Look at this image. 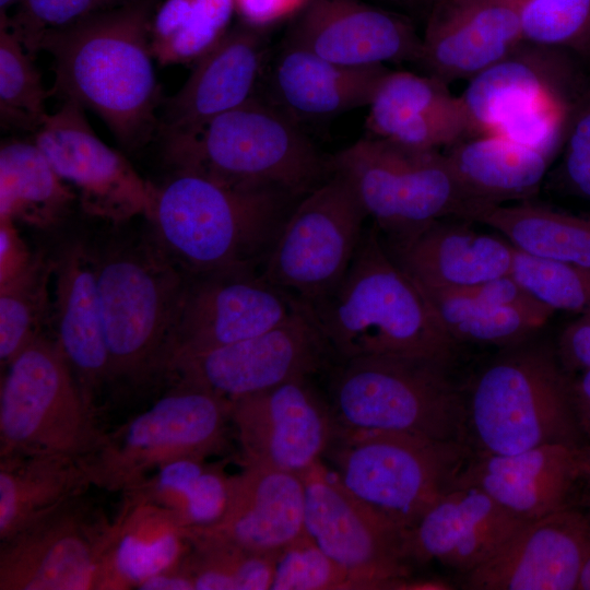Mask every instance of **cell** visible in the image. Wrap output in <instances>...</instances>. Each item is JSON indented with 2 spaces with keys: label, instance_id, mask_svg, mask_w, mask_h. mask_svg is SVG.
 <instances>
[{
  "label": "cell",
  "instance_id": "24",
  "mask_svg": "<svg viewBox=\"0 0 590 590\" xmlns=\"http://www.w3.org/2000/svg\"><path fill=\"white\" fill-rule=\"evenodd\" d=\"M264 56L258 27L246 23L229 28L196 66L182 87L162 102L158 133L199 129L253 96Z\"/></svg>",
  "mask_w": 590,
  "mask_h": 590
},
{
  "label": "cell",
  "instance_id": "12",
  "mask_svg": "<svg viewBox=\"0 0 590 590\" xmlns=\"http://www.w3.org/2000/svg\"><path fill=\"white\" fill-rule=\"evenodd\" d=\"M231 402L176 382L169 392L115 430L85 459L92 485L129 492L163 464L206 458L223 445Z\"/></svg>",
  "mask_w": 590,
  "mask_h": 590
},
{
  "label": "cell",
  "instance_id": "50",
  "mask_svg": "<svg viewBox=\"0 0 590 590\" xmlns=\"http://www.w3.org/2000/svg\"><path fill=\"white\" fill-rule=\"evenodd\" d=\"M571 394L581 432L590 437V368L571 381Z\"/></svg>",
  "mask_w": 590,
  "mask_h": 590
},
{
  "label": "cell",
  "instance_id": "34",
  "mask_svg": "<svg viewBox=\"0 0 590 590\" xmlns=\"http://www.w3.org/2000/svg\"><path fill=\"white\" fill-rule=\"evenodd\" d=\"M34 141L11 139L0 148V221L49 227L76 198Z\"/></svg>",
  "mask_w": 590,
  "mask_h": 590
},
{
  "label": "cell",
  "instance_id": "53",
  "mask_svg": "<svg viewBox=\"0 0 590 590\" xmlns=\"http://www.w3.org/2000/svg\"><path fill=\"white\" fill-rule=\"evenodd\" d=\"M396 4L414 12L427 14L433 0H390Z\"/></svg>",
  "mask_w": 590,
  "mask_h": 590
},
{
  "label": "cell",
  "instance_id": "3",
  "mask_svg": "<svg viewBox=\"0 0 590 590\" xmlns=\"http://www.w3.org/2000/svg\"><path fill=\"white\" fill-rule=\"evenodd\" d=\"M307 308L335 362L400 356L447 364L456 344L375 224L338 286Z\"/></svg>",
  "mask_w": 590,
  "mask_h": 590
},
{
  "label": "cell",
  "instance_id": "10",
  "mask_svg": "<svg viewBox=\"0 0 590 590\" xmlns=\"http://www.w3.org/2000/svg\"><path fill=\"white\" fill-rule=\"evenodd\" d=\"M97 408L55 340L42 334L5 366L0 390V456L39 452L87 459L101 446Z\"/></svg>",
  "mask_w": 590,
  "mask_h": 590
},
{
  "label": "cell",
  "instance_id": "4",
  "mask_svg": "<svg viewBox=\"0 0 590 590\" xmlns=\"http://www.w3.org/2000/svg\"><path fill=\"white\" fill-rule=\"evenodd\" d=\"M109 357V386L167 376L188 275L153 234L91 248Z\"/></svg>",
  "mask_w": 590,
  "mask_h": 590
},
{
  "label": "cell",
  "instance_id": "22",
  "mask_svg": "<svg viewBox=\"0 0 590 590\" xmlns=\"http://www.w3.org/2000/svg\"><path fill=\"white\" fill-rule=\"evenodd\" d=\"M523 42L518 0H433L417 64L449 84L473 78Z\"/></svg>",
  "mask_w": 590,
  "mask_h": 590
},
{
  "label": "cell",
  "instance_id": "23",
  "mask_svg": "<svg viewBox=\"0 0 590 590\" xmlns=\"http://www.w3.org/2000/svg\"><path fill=\"white\" fill-rule=\"evenodd\" d=\"M523 522L482 489L453 484L406 532V554L417 562L436 559L465 575Z\"/></svg>",
  "mask_w": 590,
  "mask_h": 590
},
{
  "label": "cell",
  "instance_id": "29",
  "mask_svg": "<svg viewBox=\"0 0 590 590\" xmlns=\"http://www.w3.org/2000/svg\"><path fill=\"white\" fill-rule=\"evenodd\" d=\"M384 243L416 284L438 290L465 288L508 274L514 257L508 241L445 219Z\"/></svg>",
  "mask_w": 590,
  "mask_h": 590
},
{
  "label": "cell",
  "instance_id": "17",
  "mask_svg": "<svg viewBox=\"0 0 590 590\" xmlns=\"http://www.w3.org/2000/svg\"><path fill=\"white\" fill-rule=\"evenodd\" d=\"M33 141L59 177L75 190L88 214L114 224L152 216L157 188L97 137L79 104L63 101L47 116Z\"/></svg>",
  "mask_w": 590,
  "mask_h": 590
},
{
  "label": "cell",
  "instance_id": "8",
  "mask_svg": "<svg viewBox=\"0 0 590 590\" xmlns=\"http://www.w3.org/2000/svg\"><path fill=\"white\" fill-rule=\"evenodd\" d=\"M446 365L400 356L335 362L330 369L329 403L338 426L462 442L464 401Z\"/></svg>",
  "mask_w": 590,
  "mask_h": 590
},
{
  "label": "cell",
  "instance_id": "26",
  "mask_svg": "<svg viewBox=\"0 0 590 590\" xmlns=\"http://www.w3.org/2000/svg\"><path fill=\"white\" fill-rule=\"evenodd\" d=\"M581 446L548 444L514 455L481 453L453 484L475 486L523 521L564 507L581 477Z\"/></svg>",
  "mask_w": 590,
  "mask_h": 590
},
{
  "label": "cell",
  "instance_id": "37",
  "mask_svg": "<svg viewBox=\"0 0 590 590\" xmlns=\"http://www.w3.org/2000/svg\"><path fill=\"white\" fill-rule=\"evenodd\" d=\"M235 0H164L153 12L151 49L160 63L196 62L228 32Z\"/></svg>",
  "mask_w": 590,
  "mask_h": 590
},
{
  "label": "cell",
  "instance_id": "41",
  "mask_svg": "<svg viewBox=\"0 0 590 590\" xmlns=\"http://www.w3.org/2000/svg\"><path fill=\"white\" fill-rule=\"evenodd\" d=\"M192 548L184 568L194 590H271L274 556L245 551L190 532Z\"/></svg>",
  "mask_w": 590,
  "mask_h": 590
},
{
  "label": "cell",
  "instance_id": "27",
  "mask_svg": "<svg viewBox=\"0 0 590 590\" xmlns=\"http://www.w3.org/2000/svg\"><path fill=\"white\" fill-rule=\"evenodd\" d=\"M52 263L56 341L86 399L97 408V396L109 385V357L91 247L71 244Z\"/></svg>",
  "mask_w": 590,
  "mask_h": 590
},
{
  "label": "cell",
  "instance_id": "54",
  "mask_svg": "<svg viewBox=\"0 0 590 590\" xmlns=\"http://www.w3.org/2000/svg\"><path fill=\"white\" fill-rule=\"evenodd\" d=\"M581 458V477H587L590 481V445L580 447Z\"/></svg>",
  "mask_w": 590,
  "mask_h": 590
},
{
  "label": "cell",
  "instance_id": "7",
  "mask_svg": "<svg viewBox=\"0 0 590 590\" xmlns=\"http://www.w3.org/2000/svg\"><path fill=\"white\" fill-rule=\"evenodd\" d=\"M575 57L523 42L471 78L460 96L471 137L503 135L553 158L563 148L578 102L590 88Z\"/></svg>",
  "mask_w": 590,
  "mask_h": 590
},
{
  "label": "cell",
  "instance_id": "20",
  "mask_svg": "<svg viewBox=\"0 0 590 590\" xmlns=\"http://www.w3.org/2000/svg\"><path fill=\"white\" fill-rule=\"evenodd\" d=\"M590 553V519L564 507L523 522L487 560L465 574L472 590H577Z\"/></svg>",
  "mask_w": 590,
  "mask_h": 590
},
{
  "label": "cell",
  "instance_id": "33",
  "mask_svg": "<svg viewBox=\"0 0 590 590\" xmlns=\"http://www.w3.org/2000/svg\"><path fill=\"white\" fill-rule=\"evenodd\" d=\"M465 193L482 208L534 194L551 160L498 134H480L452 145L446 154Z\"/></svg>",
  "mask_w": 590,
  "mask_h": 590
},
{
  "label": "cell",
  "instance_id": "21",
  "mask_svg": "<svg viewBox=\"0 0 590 590\" xmlns=\"http://www.w3.org/2000/svg\"><path fill=\"white\" fill-rule=\"evenodd\" d=\"M287 43L353 68L417 63L422 48L408 17L359 0H307Z\"/></svg>",
  "mask_w": 590,
  "mask_h": 590
},
{
  "label": "cell",
  "instance_id": "56",
  "mask_svg": "<svg viewBox=\"0 0 590 590\" xmlns=\"http://www.w3.org/2000/svg\"><path fill=\"white\" fill-rule=\"evenodd\" d=\"M22 0H0V12L7 13V10L14 5L20 4Z\"/></svg>",
  "mask_w": 590,
  "mask_h": 590
},
{
  "label": "cell",
  "instance_id": "18",
  "mask_svg": "<svg viewBox=\"0 0 590 590\" xmlns=\"http://www.w3.org/2000/svg\"><path fill=\"white\" fill-rule=\"evenodd\" d=\"M245 465L302 475L326 455L338 430L329 401L298 377L231 402Z\"/></svg>",
  "mask_w": 590,
  "mask_h": 590
},
{
  "label": "cell",
  "instance_id": "9",
  "mask_svg": "<svg viewBox=\"0 0 590 590\" xmlns=\"http://www.w3.org/2000/svg\"><path fill=\"white\" fill-rule=\"evenodd\" d=\"M386 241L446 217L474 221L484 210L458 182L446 154L368 137L331 156Z\"/></svg>",
  "mask_w": 590,
  "mask_h": 590
},
{
  "label": "cell",
  "instance_id": "40",
  "mask_svg": "<svg viewBox=\"0 0 590 590\" xmlns=\"http://www.w3.org/2000/svg\"><path fill=\"white\" fill-rule=\"evenodd\" d=\"M44 88L33 57L0 13V117L2 126L36 132L47 116Z\"/></svg>",
  "mask_w": 590,
  "mask_h": 590
},
{
  "label": "cell",
  "instance_id": "48",
  "mask_svg": "<svg viewBox=\"0 0 590 590\" xmlns=\"http://www.w3.org/2000/svg\"><path fill=\"white\" fill-rule=\"evenodd\" d=\"M32 255L22 241L14 222L0 221V283L19 273L32 260Z\"/></svg>",
  "mask_w": 590,
  "mask_h": 590
},
{
  "label": "cell",
  "instance_id": "14",
  "mask_svg": "<svg viewBox=\"0 0 590 590\" xmlns=\"http://www.w3.org/2000/svg\"><path fill=\"white\" fill-rule=\"evenodd\" d=\"M302 477L305 533L351 576L357 590H392L409 577L405 529L351 494L321 460Z\"/></svg>",
  "mask_w": 590,
  "mask_h": 590
},
{
  "label": "cell",
  "instance_id": "38",
  "mask_svg": "<svg viewBox=\"0 0 590 590\" xmlns=\"http://www.w3.org/2000/svg\"><path fill=\"white\" fill-rule=\"evenodd\" d=\"M416 286L455 343L514 346L528 341L546 322L526 311L493 305L460 291Z\"/></svg>",
  "mask_w": 590,
  "mask_h": 590
},
{
  "label": "cell",
  "instance_id": "30",
  "mask_svg": "<svg viewBox=\"0 0 590 590\" xmlns=\"http://www.w3.org/2000/svg\"><path fill=\"white\" fill-rule=\"evenodd\" d=\"M113 520L98 590L137 588L146 579L184 566L192 548L190 530L168 508L138 492Z\"/></svg>",
  "mask_w": 590,
  "mask_h": 590
},
{
  "label": "cell",
  "instance_id": "6",
  "mask_svg": "<svg viewBox=\"0 0 590 590\" xmlns=\"http://www.w3.org/2000/svg\"><path fill=\"white\" fill-rule=\"evenodd\" d=\"M526 342L483 369L464 402V427L481 453L582 446L571 381L548 347Z\"/></svg>",
  "mask_w": 590,
  "mask_h": 590
},
{
  "label": "cell",
  "instance_id": "15",
  "mask_svg": "<svg viewBox=\"0 0 590 590\" xmlns=\"http://www.w3.org/2000/svg\"><path fill=\"white\" fill-rule=\"evenodd\" d=\"M334 363L306 306L261 334L175 358L167 376L233 402L294 378L311 377Z\"/></svg>",
  "mask_w": 590,
  "mask_h": 590
},
{
  "label": "cell",
  "instance_id": "45",
  "mask_svg": "<svg viewBox=\"0 0 590 590\" xmlns=\"http://www.w3.org/2000/svg\"><path fill=\"white\" fill-rule=\"evenodd\" d=\"M138 0H22L10 28L33 57L44 35Z\"/></svg>",
  "mask_w": 590,
  "mask_h": 590
},
{
  "label": "cell",
  "instance_id": "1",
  "mask_svg": "<svg viewBox=\"0 0 590 590\" xmlns=\"http://www.w3.org/2000/svg\"><path fill=\"white\" fill-rule=\"evenodd\" d=\"M155 0H138L43 36L52 56L50 94L95 113L127 150L158 131L162 105L150 28Z\"/></svg>",
  "mask_w": 590,
  "mask_h": 590
},
{
  "label": "cell",
  "instance_id": "31",
  "mask_svg": "<svg viewBox=\"0 0 590 590\" xmlns=\"http://www.w3.org/2000/svg\"><path fill=\"white\" fill-rule=\"evenodd\" d=\"M388 71L338 64L287 43L273 68L272 92L278 107L295 121L322 119L368 106Z\"/></svg>",
  "mask_w": 590,
  "mask_h": 590
},
{
  "label": "cell",
  "instance_id": "28",
  "mask_svg": "<svg viewBox=\"0 0 590 590\" xmlns=\"http://www.w3.org/2000/svg\"><path fill=\"white\" fill-rule=\"evenodd\" d=\"M368 107L366 128L373 137L435 150L471 137L460 96L430 74L389 70Z\"/></svg>",
  "mask_w": 590,
  "mask_h": 590
},
{
  "label": "cell",
  "instance_id": "44",
  "mask_svg": "<svg viewBox=\"0 0 590 590\" xmlns=\"http://www.w3.org/2000/svg\"><path fill=\"white\" fill-rule=\"evenodd\" d=\"M271 590H357L351 576L306 533L274 556Z\"/></svg>",
  "mask_w": 590,
  "mask_h": 590
},
{
  "label": "cell",
  "instance_id": "32",
  "mask_svg": "<svg viewBox=\"0 0 590 590\" xmlns=\"http://www.w3.org/2000/svg\"><path fill=\"white\" fill-rule=\"evenodd\" d=\"M85 460L56 453L0 456V541L86 493Z\"/></svg>",
  "mask_w": 590,
  "mask_h": 590
},
{
  "label": "cell",
  "instance_id": "11",
  "mask_svg": "<svg viewBox=\"0 0 590 590\" xmlns=\"http://www.w3.org/2000/svg\"><path fill=\"white\" fill-rule=\"evenodd\" d=\"M326 455L351 494L409 531L453 485L467 450L459 441L338 426Z\"/></svg>",
  "mask_w": 590,
  "mask_h": 590
},
{
  "label": "cell",
  "instance_id": "5",
  "mask_svg": "<svg viewBox=\"0 0 590 590\" xmlns=\"http://www.w3.org/2000/svg\"><path fill=\"white\" fill-rule=\"evenodd\" d=\"M163 139L175 169L234 185L304 197L333 173L331 157L316 149L293 118L255 96L197 130Z\"/></svg>",
  "mask_w": 590,
  "mask_h": 590
},
{
  "label": "cell",
  "instance_id": "19",
  "mask_svg": "<svg viewBox=\"0 0 590 590\" xmlns=\"http://www.w3.org/2000/svg\"><path fill=\"white\" fill-rule=\"evenodd\" d=\"M305 307L297 297L264 280L260 272L188 276L169 365L175 358L261 334Z\"/></svg>",
  "mask_w": 590,
  "mask_h": 590
},
{
  "label": "cell",
  "instance_id": "46",
  "mask_svg": "<svg viewBox=\"0 0 590 590\" xmlns=\"http://www.w3.org/2000/svg\"><path fill=\"white\" fill-rule=\"evenodd\" d=\"M563 148L567 180L590 199V88L574 110Z\"/></svg>",
  "mask_w": 590,
  "mask_h": 590
},
{
  "label": "cell",
  "instance_id": "25",
  "mask_svg": "<svg viewBox=\"0 0 590 590\" xmlns=\"http://www.w3.org/2000/svg\"><path fill=\"white\" fill-rule=\"evenodd\" d=\"M302 475L245 465L232 476L227 507L217 522L191 533L245 551L275 555L305 533Z\"/></svg>",
  "mask_w": 590,
  "mask_h": 590
},
{
  "label": "cell",
  "instance_id": "2",
  "mask_svg": "<svg viewBox=\"0 0 590 590\" xmlns=\"http://www.w3.org/2000/svg\"><path fill=\"white\" fill-rule=\"evenodd\" d=\"M302 198L175 169L157 188L152 234L188 276L260 272Z\"/></svg>",
  "mask_w": 590,
  "mask_h": 590
},
{
  "label": "cell",
  "instance_id": "55",
  "mask_svg": "<svg viewBox=\"0 0 590 590\" xmlns=\"http://www.w3.org/2000/svg\"><path fill=\"white\" fill-rule=\"evenodd\" d=\"M577 590H590V553L582 567Z\"/></svg>",
  "mask_w": 590,
  "mask_h": 590
},
{
  "label": "cell",
  "instance_id": "49",
  "mask_svg": "<svg viewBox=\"0 0 590 590\" xmlns=\"http://www.w3.org/2000/svg\"><path fill=\"white\" fill-rule=\"evenodd\" d=\"M307 0H235L244 23L262 27L302 8Z\"/></svg>",
  "mask_w": 590,
  "mask_h": 590
},
{
  "label": "cell",
  "instance_id": "43",
  "mask_svg": "<svg viewBox=\"0 0 590 590\" xmlns=\"http://www.w3.org/2000/svg\"><path fill=\"white\" fill-rule=\"evenodd\" d=\"M523 40L590 58V0H518Z\"/></svg>",
  "mask_w": 590,
  "mask_h": 590
},
{
  "label": "cell",
  "instance_id": "52",
  "mask_svg": "<svg viewBox=\"0 0 590 590\" xmlns=\"http://www.w3.org/2000/svg\"><path fill=\"white\" fill-rule=\"evenodd\" d=\"M453 586L440 579H410L398 581L392 590H450Z\"/></svg>",
  "mask_w": 590,
  "mask_h": 590
},
{
  "label": "cell",
  "instance_id": "35",
  "mask_svg": "<svg viewBox=\"0 0 590 590\" xmlns=\"http://www.w3.org/2000/svg\"><path fill=\"white\" fill-rule=\"evenodd\" d=\"M528 255L590 268V219L533 204L492 205L474 219Z\"/></svg>",
  "mask_w": 590,
  "mask_h": 590
},
{
  "label": "cell",
  "instance_id": "13",
  "mask_svg": "<svg viewBox=\"0 0 590 590\" xmlns=\"http://www.w3.org/2000/svg\"><path fill=\"white\" fill-rule=\"evenodd\" d=\"M367 214L349 182L332 175L304 196L260 274L309 306L331 293L356 252Z\"/></svg>",
  "mask_w": 590,
  "mask_h": 590
},
{
  "label": "cell",
  "instance_id": "36",
  "mask_svg": "<svg viewBox=\"0 0 590 590\" xmlns=\"http://www.w3.org/2000/svg\"><path fill=\"white\" fill-rule=\"evenodd\" d=\"M231 485L232 476L205 458L186 457L163 464L131 491L172 510L189 530H199L223 516Z\"/></svg>",
  "mask_w": 590,
  "mask_h": 590
},
{
  "label": "cell",
  "instance_id": "16",
  "mask_svg": "<svg viewBox=\"0 0 590 590\" xmlns=\"http://www.w3.org/2000/svg\"><path fill=\"white\" fill-rule=\"evenodd\" d=\"M113 521L85 493L0 541V590H98Z\"/></svg>",
  "mask_w": 590,
  "mask_h": 590
},
{
  "label": "cell",
  "instance_id": "42",
  "mask_svg": "<svg viewBox=\"0 0 590 590\" xmlns=\"http://www.w3.org/2000/svg\"><path fill=\"white\" fill-rule=\"evenodd\" d=\"M510 274L552 310L590 315V268L538 258L514 247Z\"/></svg>",
  "mask_w": 590,
  "mask_h": 590
},
{
  "label": "cell",
  "instance_id": "39",
  "mask_svg": "<svg viewBox=\"0 0 590 590\" xmlns=\"http://www.w3.org/2000/svg\"><path fill=\"white\" fill-rule=\"evenodd\" d=\"M52 271V260L37 253L19 273L0 283L2 367L40 335V327L51 312L49 282Z\"/></svg>",
  "mask_w": 590,
  "mask_h": 590
},
{
  "label": "cell",
  "instance_id": "47",
  "mask_svg": "<svg viewBox=\"0 0 590 590\" xmlns=\"http://www.w3.org/2000/svg\"><path fill=\"white\" fill-rule=\"evenodd\" d=\"M558 356L567 368H590V315L566 327L558 340Z\"/></svg>",
  "mask_w": 590,
  "mask_h": 590
},
{
  "label": "cell",
  "instance_id": "51",
  "mask_svg": "<svg viewBox=\"0 0 590 590\" xmlns=\"http://www.w3.org/2000/svg\"><path fill=\"white\" fill-rule=\"evenodd\" d=\"M141 590H194L189 573L184 568L164 571L143 581Z\"/></svg>",
  "mask_w": 590,
  "mask_h": 590
}]
</instances>
